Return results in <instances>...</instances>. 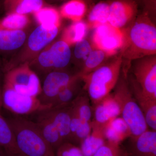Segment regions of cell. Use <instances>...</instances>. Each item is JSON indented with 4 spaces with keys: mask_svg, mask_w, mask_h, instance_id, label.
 <instances>
[{
    "mask_svg": "<svg viewBox=\"0 0 156 156\" xmlns=\"http://www.w3.org/2000/svg\"><path fill=\"white\" fill-rule=\"evenodd\" d=\"M121 144L107 141L93 156H128Z\"/></svg>",
    "mask_w": 156,
    "mask_h": 156,
    "instance_id": "obj_32",
    "label": "cell"
},
{
    "mask_svg": "<svg viewBox=\"0 0 156 156\" xmlns=\"http://www.w3.org/2000/svg\"><path fill=\"white\" fill-rule=\"evenodd\" d=\"M124 41L120 50L123 61L154 56L156 53V28L148 12L137 17L133 24L123 30Z\"/></svg>",
    "mask_w": 156,
    "mask_h": 156,
    "instance_id": "obj_1",
    "label": "cell"
},
{
    "mask_svg": "<svg viewBox=\"0 0 156 156\" xmlns=\"http://www.w3.org/2000/svg\"><path fill=\"white\" fill-rule=\"evenodd\" d=\"M113 93L121 108V117L130 129L131 136H139L149 129L142 112L125 79L119 80Z\"/></svg>",
    "mask_w": 156,
    "mask_h": 156,
    "instance_id": "obj_5",
    "label": "cell"
},
{
    "mask_svg": "<svg viewBox=\"0 0 156 156\" xmlns=\"http://www.w3.org/2000/svg\"><path fill=\"white\" fill-rule=\"evenodd\" d=\"M30 23L28 15L9 13L0 20V28L11 30H24Z\"/></svg>",
    "mask_w": 156,
    "mask_h": 156,
    "instance_id": "obj_30",
    "label": "cell"
},
{
    "mask_svg": "<svg viewBox=\"0 0 156 156\" xmlns=\"http://www.w3.org/2000/svg\"><path fill=\"white\" fill-rule=\"evenodd\" d=\"M60 27L48 29L39 25L27 37L25 44L3 68L4 73L21 65L29 64L57 37Z\"/></svg>",
    "mask_w": 156,
    "mask_h": 156,
    "instance_id": "obj_4",
    "label": "cell"
},
{
    "mask_svg": "<svg viewBox=\"0 0 156 156\" xmlns=\"http://www.w3.org/2000/svg\"><path fill=\"white\" fill-rule=\"evenodd\" d=\"M147 5L149 6L150 8L151 9L154 8L155 4V0H144Z\"/></svg>",
    "mask_w": 156,
    "mask_h": 156,
    "instance_id": "obj_35",
    "label": "cell"
},
{
    "mask_svg": "<svg viewBox=\"0 0 156 156\" xmlns=\"http://www.w3.org/2000/svg\"><path fill=\"white\" fill-rule=\"evenodd\" d=\"M47 1H48L49 2H67V1H69V0H47ZM84 1H88V0H84Z\"/></svg>",
    "mask_w": 156,
    "mask_h": 156,
    "instance_id": "obj_38",
    "label": "cell"
},
{
    "mask_svg": "<svg viewBox=\"0 0 156 156\" xmlns=\"http://www.w3.org/2000/svg\"><path fill=\"white\" fill-rule=\"evenodd\" d=\"M130 88L143 113L148 127L151 130L156 131V100L144 93L134 81Z\"/></svg>",
    "mask_w": 156,
    "mask_h": 156,
    "instance_id": "obj_16",
    "label": "cell"
},
{
    "mask_svg": "<svg viewBox=\"0 0 156 156\" xmlns=\"http://www.w3.org/2000/svg\"><path fill=\"white\" fill-rule=\"evenodd\" d=\"M104 133L107 141L121 144L131 136V131L121 117L112 119L105 125Z\"/></svg>",
    "mask_w": 156,
    "mask_h": 156,
    "instance_id": "obj_20",
    "label": "cell"
},
{
    "mask_svg": "<svg viewBox=\"0 0 156 156\" xmlns=\"http://www.w3.org/2000/svg\"><path fill=\"white\" fill-rule=\"evenodd\" d=\"M123 59L119 56L111 62L104 64L92 72L82 76L83 89L93 105L111 93L119 80Z\"/></svg>",
    "mask_w": 156,
    "mask_h": 156,
    "instance_id": "obj_3",
    "label": "cell"
},
{
    "mask_svg": "<svg viewBox=\"0 0 156 156\" xmlns=\"http://www.w3.org/2000/svg\"><path fill=\"white\" fill-rule=\"evenodd\" d=\"M128 139V147L125 149L128 156H156V131L148 129Z\"/></svg>",
    "mask_w": 156,
    "mask_h": 156,
    "instance_id": "obj_13",
    "label": "cell"
},
{
    "mask_svg": "<svg viewBox=\"0 0 156 156\" xmlns=\"http://www.w3.org/2000/svg\"><path fill=\"white\" fill-rule=\"evenodd\" d=\"M2 106L17 115L36 114L50 107L42 104L36 97L19 94L5 84L2 88Z\"/></svg>",
    "mask_w": 156,
    "mask_h": 156,
    "instance_id": "obj_8",
    "label": "cell"
},
{
    "mask_svg": "<svg viewBox=\"0 0 156 156\" xmlns=\"http://www.w3.org/2000/svg\"><path fill=\"white\" fill-rule=\"evenodd\" d=\"M93 49L90 43L84 38L75 44L73 55L76 60L84 61Z\"/></svg>",
    "mask_w": 156,
    "mask_h": 156,
    "instance_id": "obj_33",
    "label": "cell"
},
{
    "mask_svg": "<svg viewBox=\"0 0 156 156\" xmlns=\"http://www.w3.org/2000/svg\"><path fill=\"white\" fill-rule=\"evenodd\" d=\"M139 59L133 69L134 81L144 93L156 100V57L154 55Z\"/></svg>",
    "mask_w": 156,
    "mask_h": 156,
    "instance_id": "obj_11",
    "label": "cell"
},
{
    "mask_svg": "<svg viewBox=\"0 0 156 156\" xmlns=\"http://www.w3.org/2000/svg\"><path fill=\"white\" fill-rule=\"evenodd\" d=\"M80 74L57 95L51 107H61L71 104L83 90V86Z\"/></svg>",
    "mask_w": 156,
    "mask_h": 156,
    "instance_id": "obj_21",
    "label": "cell"
},
{
    "mask_svg": "<svg viewBox=\"0 0 156 156\" xmlns=\"http://www.w3.org/2000/svg\"><path fill=\"white\" fill-rule=\"evenodd\" d=\"M0 146L7 154L19 153L17 150L14 134L8 120L0 113Z\"/></svg>",
    "mask_w": 156,
    "mask_h": 156,
    "instance_id": "obj_27",
    "label": "cell"
},
{
    "mask_svg": "<svg viewBox=\"0 0 156 156\" xmlns=\"http://www.w3.org/2000/svg\"><path fill=\"white\" fill-rule=\"evenodd\" d=\"M70 46L62 40L52 42L29 64L39 76L53 71L66 69L71 61Z\"/></svg>",
    "mask_w": 156,
    "mask_h": 156,
    "instance_id": "obj_6",
    "label": "cell"
},
{
    "mask_svg": "<svg viewBox=\"0 0 156 156\" xmlns=\"http://www.w3.org/2000/svg\"><path fill=\"white\" fill-rule=\"evenodd\" d=\"M2 106V88L0 86V111Z\"/></svg>",
    "mask_w": 156,
    "mask_h": 156,
    "instance_id": "obj_37",
    "label": "cell"
},
{
    "mask_svg": "<svg viewBox=\"0 0 156 156\" xmlns=\"http://www.w3.org/2000/svg\"><path fill=\"white\" fill-rule=\"evenodd\" d=\"M88 25L82 20L75 21L63 31L61 40L70 46L85 38L87 34Z\"/></svg>",
    "mask_w": 156,
    "mask_h": 156,
    "instance_id": "obj_28",
    "label": "cell"
},
{
    "mask_svg": "<svg viewBox=\"0 0 156 156\" xmlns=\"http://www.w3.org/2000/svg\"><path fill=\"white\" fill-rule=\"evenodd\" d=\"M108 56V55L102 50L93 49L84 60L83 67L79 72L80 75L82 76L88 74L103 65Z\"/></svg>",
    "mask_w": 156,
    "mask_h": 156,
    "instance_id": "obj_31",
    "label": "cell"
},
{
    "mask_svg": "<svg viewBox=\"0 0 156 156\" xmlns=\"http://www.w3.org/2000/svg\"><path fill=\"white\" fill-rule=\"evenodd\" d=\"M4 8L6 14H34L45 6V0H5Z\"/></svg>",
    "mask_w": 156,
    "mask_h": 156,
    "instance_id": "obj_22",
    "label": "cell"
},
{
    "mask_svg": "<svg viewBox=\"0 0 156 156\" xmlns=\"http://www.w3.org/2000/svg\"><path fill=\"white\" fill-rule=\"evenodd\" d=\"M137 12L133 0H113L109 2L108 23L115 28H122L130 22Z\"/></svg>",
    "mask_w": 156,
    "mask_h": 156,
    "instance_id": "obj_12",
    "label": "cell"
},
{
    "mask_svg": "<svg viewBox=\"0 0 156 156\" xmlns=\"http://www.w3.org/2000/svg\"><path fill=\"white\" fill-rule=\"evenodd\" d=\"M61 17L75 21L82 20L87 11V5L84 0H69L60 7Z\"/></svg>",
    "mask_w": 156,
    "mask_h": 156,
    "instance_id": "obj_24",
    "label": "cell"
},
{
    "mask_svg": "<svg viewBox=\"0 0 156 156\" xmlns=\"http://www.w3.org/2000/svg\"><path fill=\"white\" fill-rule=\"evenodd\" d=\"M91 104L90 98L83 89L72 103V110L81 120L91 123L93 118V109Z\"/></svg>",
    "mask_w": 156,
    "mask_h": 156,
    "instance_id": "obj_26",
    "label": "cell"
},
{
    "mask_svg": "<svg viewBox=\"0 0 156 156\" xmlns=\"http://www.w3.org/2000/svg\"><path fill=\"white\" fill-rule=\"evenodd\" d=\"M47 109L44 110L36 113L37 115L35 122L44 138L55 152L64 142L56 126L49 115Z\"/></svg>",
    "mask_w": 156,
    "mask_h": 156,
    "instance_id": "obj_17",
    "label": "cell"
},
{
    "mask_svg": "<svg viewBox=\"0 0 156 156\" xmlns=\"http://www.w3.org/2000/svg\"><path fill=\"white\" fill-rule=\"evenodd\" d=\"M3 72V69L2 67V64H1V60H0V82L2 80V73Z\"/></svg>",
    "mask_w": 156,
    "mask_h": 156,
    "instance_id": "obj_39",
    "label": "cell"
},
{
    "mask_svg": "<svg viewBox=\"0 0 156 156\" xmlns=\"http://www.w3.org/2000/svg\"><path fill=\"white\" fill-rule=\"evenodd\" d=\"M95 29L92 36L95 49L102 50L108 56L114 55L121 50L124 41L123 30L108 23L98 26Z\"/></svg>",
    "mask_w": 156,
    "mask_h": 156,
    "instance_id": "obj_10",
    "label": "cell"
},
{
    "mask_svg": "<svg viewBox=\"0 0 156 156\" xmlns=\"http://www.w3.org/2000/svg\"><path fill=\"white\" fill-rule=\"evenodd\" d=\"M8 120L19 154L23 156H56L35 122L20 116Z\"/></svg>",
    "mask_w": 156,
    "mask_h": 156,
    "instance_id": "obj_2",
    "label": "cell"
},
{
    "mask_svg": "<svg viewBox=\"0 0 156 156\" xmlns=\"http://www.w3.org/2000/svg\"><path fill=\"white\" fill-rule=\"evenodd\" d=\"M66 69L53 71L43 77L41 91L38 99L44 105L51 107V105L59 93L78 75Z\"/></svg>",
    "mask_w": 156,
    "mask_h": 156,
    "instance_id": "obj_9",
    "label": "cell"
},
{
    "mask_svg": "<svg viewBox=\"0 0 156 156\" xmlns=\"http://www.w3.org/2000/svg\"><path fill=\"white\" fill-rule=\"evenodd\" d=\"M0 156H7V153L5 150L0 146Z\"/></svg>",
    "mask_w": 156,
    "mask_h": 156,
    "instance_id": "obj_36",
    "label": "cell"
},
{
    "mask_svg": "<svg viewBox=\"0 0 156 156\" xmlns=\"http://www.w3.org/2000/svg\"><path fill=\"white\" fill-rule=\"evenodd\" d=\"M33 14L39 25L44 28L53 29L60 27L61 16L59 11L56 8L44 6Z\"/></svg>",
    "mask_w": 156,
    "mask_h": 156,
    "instance_id": "obj_23",
    "label": "cell"
},
{
    "mask_svg": "<svg viewBox=\"0 0 156 156\" xmlns=\"http://www.w3.org/2000/svg\"><path fill=\"white\" fill-rule=\"evenodd\" d=\"M92 122L81 120L73 112L71 105L70 131L72 143L79 146L91 133Z\"/></svg>",
    "mask_w": 156,
    "mask_h": 156,
    "instance_id": "obj_25",
    "label": "cell"
},
{
    "mask_svg": "<svg viewBox=\"0 0 156 156\" xmlns=\"http://www.w3.org/2000/svg\"><path fill=\"white\" fill-rule=\"evenodd\" d=\"M28 36L24 30L0 28V54L13 56L24 45Z\"/></svg>",
    "mask_w": 156,
    "mask_h": 156,
    "instance_id": "obj_15",
    "label": "cell"
},
{
    "mask_svg": "<svg viewBox=\"0 0 156 156\" xmlns=\"http://www.w3.org/2000/svg\"><path fill=\"white\" fill-rule=\"evenodd\" d=\"M104 126L92 121L91 133L79 145L85 156H93L106 143Z\"/></svg>",
    "mask_w": 156,
    "mask_h": 156,
    "instance_id": "obj_19",
    "label": "cell"
},
{
    "mask_svg": "<svg viewBox=\"0 0 156 156\" xmlns=\"http://www.w3.org/2000/svg\"><path fill=\"white\" fill-rule=\"evenodd\" d=\"M71 105L50 108L47 111L58 129L63 142L72 143L70 131Z\"/></svg>",
    "mask_w": 156,
    "mask_h": 156,
    "instance_id": "obj_18",
    "label": "cell"
},
{
    "mask_svg": "<svg viewBox=\"0 0 156 156\" xmlns=\"http://www.w3.org/2000/svg\"><path fill=\"white\" fill-rule=\"evenodd\" d=\"M4 73L3 84L11 87L17 93L36 97L41 93V80L28 64L21 65Z\"/></svg>",
    "mask_w": 156,
    "mask_h": 156,
    "instance_id": "obj_7",
    "label": "cell"
},
{
    "mask_svg": "<svg viewBox=\"0 0 156 156\" xmlns=\"http://www.w3.org/2000/svg\"><path fill=\"white\" fill-rule=\"evenodd\" d=\"M109 2H100L91 9L88 15V23L91 27L95 28L98 26L108 23Z\"/></svg>",
    "mask_w": 156,
    "mask_h": 156,
    "instance_id": "obj_29",
    "label": "cell"
},
{
    "mask_svg": "<svg viewBox=\"0 0 156 156\" xmlns=\"http://www.w3.org/2000/svg\"><path fill=\"white\" fill-rule=\"evenodd\" d=\"M92 121L105 125L108 121L121 115V108L113 93H110L100 101L93 105Z\"/></svg>",
    "mask_w": 156,
    "mask_h": 156,
    "instance_id": "obj_14",
    "label": "cell"
},
{
    "mask_svg": "<svg viewBox=\"0 0 156 156\" xmlns=\"http://www.w3.org/2000/svg\"><path fill=\"white\" fill-rule=\"evenodd\" d=\"M56 156H86L79 146L72 143L65 142L55 151Z\"/></svg>",
    "mask_w": 156,
    "mask_h": 156,
    "instance_id": "obj_34",
    "label": "cell"
},
{
    "mask_svg": "<svg viewBox=\"0 0 156 156\" xmlns=\"http://www.w3.org/2000/svg\"><path fill=\"white\" fill-rule=\"evenodd\" d=\"M7 156H23L20 154H7Z\"/></svg>",
    "mask_w": 156,
    "mask_h": 156,
    "instance_id": "obj_40",
    "label": "cell"
}]
</instances>
